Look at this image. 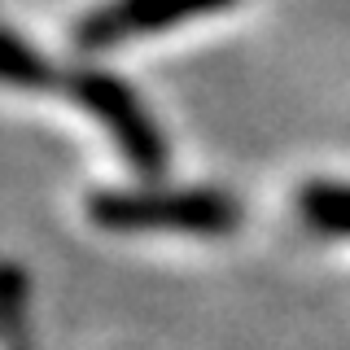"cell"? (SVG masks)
Here are the masks:
<instances>
[{"label": "cell", "instance_id": "4", "mask_svg": "<svg viewBox=\"0 0 350 350\" xmlns=\"http://www.w3.org/2000/svg\"><path fill=\"white\" fill-rule=\"evenodd\" d=\"M62 83H66V66H57L49 53H40L14 27H0V88H14V92H62Z\"/></svg>", "mask_w": 350, "mask_h": 350}, {"label": "cell", "instance_id": "6", "mask_svg": "<svg viewBox=\"0 0 350 350\" xmlns=\"http://www.w3.org/2000/svg\"><path fill=\"white\" fill-rule=\"evenodd\" d=\"M27 306H31L27 267L14 258H0V346L5 350H31Z\"/></svg>", "mask_w": 350, "mask_h": 350}, {"label": "cell", "instance_id": "5", "mask_svg": "<svg viewBox=\"0 0 350 350\" xmlns=\"http://www.w3.org/2000/svg\"><path fill=\"white\" fill-rule=\"evenodd\" d=\"M293 211H298L302 228L328 241H350V184L346 180H306L293 193Z\"/></svg>", "mask_w": 350, "mask_h": 350}, {"label": "cell", "instance_id": "2", "mask_svg": "<svg viewBox=\"0 0 350 350\" xmlns=\"http://www.w3.org/2000/svg\"><path fill=\"white\" fill-rule=\"evenodd\" d=\"M66 101L79 105L88 118L109 136V145L118 149V158L127 162L140 180H162L171 167V140L162 123L153 118V109L145 105V96L131 88L123 75L105 70V66H66V83H62Z\"/></svg>", "mask_w": 350, "mask_h": 350}, {"label": "cell", "instance_id": "1", "mask_svg": "<svg viewBox=\"0 0 350 350\" xmlns=\"http://www.w3.org/2000/svg\"><path fill=\"white\" fill-rule=\"evenodd\" d=\"M83 215L101 232H180V237H232L245 224V206L228 189H175L162 180L127 189H92Z\"/></svg>", "mask_w": 350, "mask_h": 350}, {"label": "cell", "instance_id": "3", "mask_svg": "<svg viewBox=\"0 0 350 350\" xmlns=\"http://www.w3.org/2000/svg\"><path fill=\"white\" fill-rule=\"evenodd\" d=\"M232 5H241V0H101L75 22L70 40L79 53L92 57V53L123 49L131 40H149L158 31L184 27V22L228 14Z\"/></svg>", "mask_w": 350, "mask_h": 350}]
</instances>
